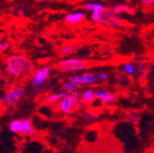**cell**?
Segmentation results:
<instances>
[{"mask_svg": "<svg viewBox=\"0 0 154 153\" xmlns=\"http://www.w3.org/2000/svg\"><path fill=\"white\" fill-rule=\"evenodd\" d=\"M28 57L21 53H14L8 57L6 65L8 73L14 78L20 77L25 73V70L29 64Z\"/></svg>", "mask_w": 154, "mask_h": 153, "instance_id": "cell-1", "label": "cell"}, {"mask_svg": "<svg viewBox=\"0 0 154 153\" xmlns=\"http://www.w3.org/2000/svg\"><path fill=\"white\" fill-rule=\"evenodd\" d=\"M83 97L81 92L67 93L65 96L58 103V108L64 115H71L75 106H82Z\"/></svg>", "mask_w": 154, "mask_h": 153, "instance_id": "cell-2", "label": "cell"}, {"mask_svg": "<svg viewBox=\"0 0 154 153\" xmlns=\"http://www.w3.org/2000/svg\"><path fill=\"white\" fill-rule=\"evenodd\" d=\"M57 68L63 72H76L89 68V63L81 58H67L57 64Z\"/></svg>", "mask_w": 154, "mask_h": 153, "instance_id": "cell-3", "label": "cell"}, {"mask_svg": "<svg viewBox=\"0 0 154 153\" xmlns=\"http://www.w3.org/2000/svg\"><path fill=\"white\" fill-rule=\"evenodd\" d=\"M26 94L25 88L22 86H16L7 91L1 98V104L3 106L10 108L15 106Z\"/></svg>", "mask_w": 154, "mask_h": 153, "instance_id": "cell-4", "label": "cell"}, {"mask_svg": "<svg viewBox=\"0 0 154 153\" xmlns=\"http://www.w3.org/2000/svg\"><path fill=\"white\" fill-rule=\"evenodd\" d=\"M51 70L52 68L50 65H43L37 69L33 73V77L31 81L32 87L36 90L42 88L45 84L46 81L48 80L49 76L51 72Z\"/></svg>", "mask_w": 154, "mask_h": 153, "instance_id": "cell-5", "label": "cell"}, {"mask_svg": "<svg viewBox=\"0 0 154 153\" xmlns=\"http://www.w3.org/2000/svg\"><path fill=\"white\" fill-rule=\"evenodd\" d=\"M101 25L110 26L115 29H120L123 27L122 21L111 8H105L102 12V21L99 23Z\"/></svg>", "mask_w": 154, "mask_h": 153, "instance_id": "cell-6", "label": "cell"}, {"mask_svg": "<svg viewBox=\"0 0 154 153\" xmlns=\"http://www.w3.org/2000/svg\"><path fill=\"white\" fill-rule=\"evenodd\" d=\"M94 95L95 98L98 99L100 101H102L105 105H109L114 103L116 100H117L118 94L116 93L107 91V90H104V89H97L94 91Z\"/></svg>", "mask_w": 154, "mask_h": 153, "instance_id": "cell-7", "label": "cell"}, {"mask_svg": "<svg viewBox=\"0 0 154 153\" xmlns=\"http://www.w3.org/2000/svg\"><path fill=\"white\" fill-rule=\"evenodd\" d=\"M85 18V13L82 10H79L66 15L64 21L69 25H74V24L81 23Z\"/></svg>", "mask_w": 154, "mask_h": 153, "instance_id": "cell-8", "label": "cell"}, {"mask_svg": "<svg viewBox=\"0 0 154 153\" xmlns=\"http://www.w3.org/2000/svg\"><path fill=\"white\" fill-rule=\"evenodd\" d=\"M23 127H22V134L29 135V137H34L36 135V129L32 126V121L30 118H26L22 120Z\"/></svg>", "mask_w": 154, "mask_h": 153, "instance_id": "cell-9", "label": "cell"}, {"mask_svg": "<svg viewBox=\"0 0 154 153\" xmlns=\"http://www.w3.org/2000/svg\"><path fill=\"white\" fill-rule=\"evenodd\" d=\"M66 92H57V93H50L46 96V102L50 105H55L59 103L65 95H66Z\"/></svg>", "mask_w": 154, "mask_h": 153, "instance_id": "cell-10", "label": "cell"}, {"mask_svg": "<svg viewBox=\"0 0 154 153\" xmlns=\"http://www.w3.org/2000/svg\"><path fill=\"white\" fill-rule=\"evenodd\" d=\"M146 69L147 65L143 62H140L136 65V69H135V72L133 74V77L136 80H140L146 75Z\"/></svg>", "mask_w": 154, "mask_h": 153, "instance_id": "cell-11", "label": "cell"}, {"mask_svg": "<svg viewBox=\"0 0 154 153\" xmlns=\"http://www.w3.org/2000/svg\"><path fill=\"white\" fill-rule=\"evenodd\" d=\"M84 8L87 11H95V10H100L103 11L106 8L104 4L100 2H96V1H89L84 4Z\"/></svg>", "mask_w": 154, "mask_h": 153, "instance_id": "cell-12", "label": "cell"}, {"mask_svg": "<svg viewBox=\"0 0 154 153\" xmlns=\"http://www.w3.org/2000/svg\"><path fill=\"white\" fill-rule=\"evenodd\" d=\"M113 11L116 14H122V13H128V14H132L134 13V8L128 5H122V4H119V5H116L113 7Z\"/></svg>", "mask_w": 154, "mask_h": 153, "instance_id": "cell-13", "label": "cell"}, {"mask_svg": "<svg viewBox=\"0 0 154 153\" xmlns=\"http://www.w3.org/2000/svg\"><path fill=\"white\" fill-rule=\"evenodd\" d=\"M82 97H83V102L85 105H91L94 99H95V95H94V92L91 89H86L82 93Z\"/></svg>", "mask_w": 154, "mask_h": 153, "instance_id": "cell-14", "label": "cell"}, {"mask_svg": "<svg viewBox=\"0 0 154 153\" xmlns=\"http://www.w3.org/2000/svg\"><path fill=\"white\" fill-rule=\"evenodd\" d=\"M22 127H23V122L21 119H15L10 122L9 124V129L11 132L15 134H19L22 132Z\"/></svg>", "mask_w": 154, "mask_h": 153, "instance_id": "cell-15", "label": "cell"}, {"mask_svg": "<svg viewBox=\"0 0 154 153\" xmlns=\"http://www.w3.org/2000/svg\"><path fill=\"white\" fill-rule=\"evenodd\" d=\"M77 47L75 45H63L58 49V53L62 56H67L72 54L76 50Z\"/></svg>", "mask_w": 154, "mask_h": 153, "instance_id": "cell-16", "label": "cell"}, {"mask_svg": "<svg viewBox=\"0 0 154 153\" xmlns=\"http://www.w3.org/2000/svg\"><path fill=\"white\" fill-rule=\"evenodd\" d=\"M83 75H84L85 83L87 85H94V84H95L96 81H97V77H96V74H94V73L85 72V73H83Z\"/></svg>", "mask_w": 154, "mask_h": 153, "instance_id": "cell-17", "label": "cell"}, {"mask_svg": "<svg viewBox=\"0 0 154 153\" xmlns=\"http://www.w3.org/2000/svg\"><path fill=\"white\" fill-rule=\"evenodd\" d=\"M80 87L79 84H77L73 82H71V81H67L65 82L63 84V90L66 93H71V92H74L76 91Z\"/></svg>", "mask_w": 154, "mask_h": 153, "instance_id": "cell-18", "label": "cell"}, {"mask_svg": "<svg viewBox=\"0 0 154 153\" xmlns=\"http://www.w3.org/2000/svg\"><path fill=\"white\" fill-rule=\"evenodd\" d=\"M68 81L73 82V83L79 84V85H85V84L83 74H81V75H76V74L75 75H70L68 77Z\"/></svg>", "mask_w": 154, "mask_h": 153, "instance_id": "cell-19", "label": "cell"}, {"mask_svg": "<svg viewBox=\"0 0 154 153\" xmlns=\"http://www.w3.org/2000/svg\"><path fill=\"white\" fill-rule=\"evenodd\" d=\"M135 69H136V65L131 63H126L123 66V72H125L126 75H128V76H133V74L135 72Z\"/></svg>", "mask_w": 154, "mask_h": 153, "instance_id": "cell-20", "label": "cell"}, {"mask_svg": "<svg viewBox=\"0 0 154 153\" xmlns=\"http://www.w3.org/2000/svg\"><path fill=\"white\" fill-rule=\"evenodd\" d=\"M102 12L103 11H100V10L92 11V13H91V20L94 22L100 23L102 21Z\"/></svg>", "mask_w": 154, "mask_h": 153, "instance_id": "cell-21", "label": "cell"}, {"mask_svg": "<svg viewBox=\"0 0 154 153\" xmlns=\"http://www.w3.org/2000/svg\"><path fill=\"white\" fill-rule=\"evenodd\" d=\"M82 118L86 121H94L97 119V116H96V115L91 112H87V111L82 113Z\"/></svg>", "mask_w": 154, "mask_h": 153, "instance_id": "cell-22", "label": "cell"}, {"mask_svg": "<svg viewBox=\"0 0 154 153\" xmlns=\"http://www.w3.org/2000/svg\"><path fill=\"white\" fill-rule=\"evenodd\" d=\"M128 118H129V120H130V122H131L132 124L136 125V124H138V122L140 121V115H139L138 113L132 112V113H130V114H129Z\"/></svg>", "mask_w": 154, "mask_h": 153, "instance_id": "cell-23", "label": "cell"}, {"mask_svg": "<svg viewBox=\"0 0 154 153\" xmlns=\"http://www.w3.org/2000/svg\"><path fill=\"white\" fill-rule=\"evenodd\" d=\"M96 77H97V80L101 82H106L109 79V75L105 72H99L96 73Z\"/></svg>", "mask_w": 154, "mask_h": 153, "instance_id": "cell-24", "label": "cell"}, {"mask_svg": "<svg viewBox=\"0 0 154 153\" xmlns=\"http://www.w3.org/2000/svg\"><path fill=\"white\" fill-rule=\"evenodd\" d=\"M10 48V43L7 41H3L0 42V51L1 52H5L7 50H8Z\"/></svg>", "mask_w": 154, "mask_h": 153, "instance_id": "cell-25", "label": "cell"}, {"mask_svg": "<svg viewBox=\"0 0 154 153\" xmlns=\"http://www.w3.org/2000/svg\"><path fill=\"white\" fill-rule=\"evenodd\" d=\"M33 72H34L33 65H32L31 63H29V64H28V66H27V68H26V70H25V73H24V74H26V75H29V74H31Z\"/></svg>", "mask_w": 154, "mask_h": 153, "instance_id": "cell-26", "label": "cell"}, {"mask_svg": "<svg viewBox=\"0 0 154 153\" xmlns=\"http://www.w3.org/2000/svg\"><path fill=\"white\" fill-rule=\"evenodd\" d=\"M115 79H116V81H118V82H122L125 79L124 74H122L120 72H117L115 74Z\"/></svg>", "mask_w": 154, "mask_h": 153, "instance_id": "cell-27", "label": "cell"}, {"mask_svg": "<svg viewBox=\"0 0 154 153\" xmlns=\"http://www.w3.org/2000/svg\"><path fill=\"white\" fill-rule=\"evenodd\" d=\"M140 1H141L144 5H148V6H152V5H154V0H140Z\"/></svg>", "mask_w": 154, "mask_h": 153, "instance_id": "cell-28", "label": "cell"}, {"mask_svg": "<svg viewBox=\"0 0 154 153\" xmlns=\"http://www.w3.org/2000/svg\"><path fill=\"white\" fill-rule=\"evenodd\" d=\"M52 153H63V152H61V151H54Z\"/></svg>", "mask_w": 154, "mask_h": 153, "instance_id": "cell-29", "label": "cell"}]
</instances>
